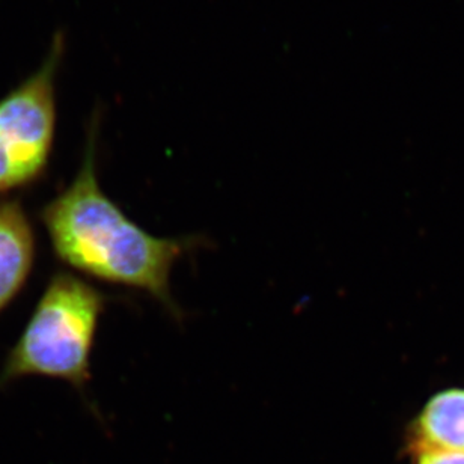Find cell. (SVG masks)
Instances as JSON below:
<instances>
[{
  "mask_svg": "<svg viewBox=\"0 0 464 464\" xmlns=\"http://www.w3.org/2000/svg\"><path fill=\"white\" fill-rule=\"evenodd\" d=\"M99 130L100 115L94 112L76 177L38 213L54 256L83 276L143 291L181 317L170 291V273L198 240L152 236L103 192L97 177Z\"/></svg>",
  "mask_w": 464,
  "mask_h": 464,
  "instance_id": "1",
  "label": "cell"
},
{
  "mask_svg": "<svg viewBox=\"0 0 464 464\" xmlns=\"http://www.w3.org/2000/svg\"><path fill=\"white\" fill-rule=\"evenodd\" d=\"M108 297L68 270L52 275L0 371V389L24 379L63 380L85 392L91 354Z\"/></svg>",
  "mask_w": 464,
  "mask_h": 464,
  "instance_id": "2",
  "label": "cell"
},
{
  "mask_svg": "<svg viewBox=\"0 0 464 464\" xmlns=\"http://www.w3.org/2000/svg\"><path fill=\"white\" fill-rule=\"evenodd\" d=\"M63 53L65 36L58 32L41 67L0 99V198L26 192L47 177L58 125L56 77Z\"/></svg>",
  "mask_w": 464,
  "mask_h": 464,
  "instance_id": "3",
  "label": "cell"
},
{
  "mask_svg": "<svg viewBox=\"0 0 464 464\" xmlns=\"http://www.w3.org/2000/svg\"><path fill=\"white\" fill-rule=\"evenodd\" d=\"M35 258V228L23 202L0 198V314L24 290Z\"/></svg>",
  "mask_w": 464,
  "mask_h": 464,
  "instance_id": "4",
  "label": "cell"
},
{
  "mask_svg": "<svg viewBox=\"0 0 464 464\" xmlns=\"http://www.w3.org/2000/svg\"><path fill=\"white\" fill-rule=\"evenodd\" d=\"M415 439L424 451L464 452V389L443 391L427 402Z\"/></svg>",
  "mask_w": 464,
  "mask_h": 464,
  "instance_id": "5",
  "label": "cell"
},
{
  "mask_svg": "<svg viewBox=\"0 0 464 464\" xmlns=\"http://www.w3.org/2000/svg\"><path fill=\"white\" fill-rule=\"evenodd\" d=\"M418 464H464V452L424 451Z\"/></svg>",
  "mask_w": 464,
  "mask_h": 464,
  "instance_id": "6",
  "label": "cell"
}]
</instances>
